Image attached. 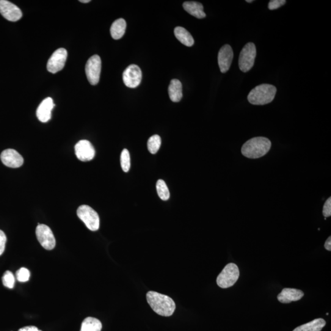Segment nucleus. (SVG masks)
Returning a JSON list of instances; mask_svg holds the SVG:
<instances>
[{
  "instance_id": "obj_32",
  "label": "nucleus",
  "mask_w": 331,
  "mask_h": 331,
  "mask_svg": "<svg viewBox=\"0 0 331 331\" xmlns=\"http://www.w3.org/2000/svg\"><path fill=\"white\" fill-rule=\"evenodd\" d=\"M324 247L325 249H326L328 251L331 250V237L329 236V238H328L326 240V241H325V244H324Z\"/></svg>"
},
{
  "instance_id": "obj_6",
  "label": "nucleus",
  "mask_w": 331,
  "mask_h": 331,
  "mask_svg": "<svg viewBox=\"0 0 331 331\" xmlns=\"http://www.w3.org/2000/svg\"><path fill=\"white\" fill-rule=\"evenodd\" d=\"M256 56L255 44L248 43L243 48L239 55V66L240 70L247 73L253 68Z\"/></svg>"
},
{
  "instance_id": "obj_29",
  "label": "nucleus",
  "mask_w": 331,
  "mask_h": 331,
  "mask_svg": "<svg viewBox=\"0 0 331 331\" xmlns=\"http://www.w3.org/2000/svg\"><path fill=\"white\" fill-rule=\"evenodd\" d=\"M322 214H323L325 218L329 217L331 215V198H328L325 201L323 210H322Z\"/></svg>"
},
{
  "instance_id": "obj_33",
  "label": "nucleus",
  "mask_w": 331,
  "mask_h": 331,
  "mask_svg": "<svg viewBox=\"0 0 331 331\" xmlns=\"http://www.w3.org/2000/svg\"><path fill=\"white\" fill-rule=\"evenodd\" d=\"M80 2L83 3V4H87V3L90 2V0H81Z\"/></svg>"
},
{
  "instance_id": "obj_18",
  "label": "nucleus",
  "mask_w": 331,
  "mask_h": 331,
  "mask_svg": "<svg viewBox=\"0 0 331 331\" xmlns=\"http://www.w3.org/2000/svg\"><path fill=\"white\" fill-rule=\"evenodd\" d=\"M170 98L173 102H179L181 100L183 94H182V83L178 79H173L171 81L169 88H168Z\"/></svg>"
},
{
  "instance_id": "obj_17",
  "label": "nucleus",
  "mask_w": 331,
  "mask_h": 331,
  "mask_svg": "<svg viewBox=\"0 0 331 331\" xmlns=\"http://www.w3.org/2000/svg\"><path fill=\"white\" fill-rule=\"evenodd\" d=\"M184 9L188 13L198 19L206 18V15L204 11V7L200 3L196 2H186L183 4Z\"/></svg>"
},
{
  "instance_id": "obj_30",
  "label": "nucleus",
  "mask_w": 331,
  "mask_h": 331,
  "mask_svg": "<svg viewBox=\"0 0 331 331\" xmlns=\"http://www.w3.org/2000/svg\"><path fill=\"white\" fill-rule=\"evenodd\" d=\"M7 241V238L6 234L4 231L0 230V256L4 252Z\"/></svg>"
},
{
  "instance_id": "obj_2",
  "label": "nucleus",
  "mask_w": 331,
  "mask_h": 331,
  "mask_svg": "<svg viewBox=\"0 0 331 331\" xmlns=\"http://www.w3.org/2000/svg\"><path fill=\"white\" fill-rule=\"evenodd\" d=\"M271 147V142L264 137H256L248 140L243 145V155L251 159H257L268 153Z\"/></svg>"
},
{
  "instance_id": "obj_15",
  "label": "nucleus",
  "mask_w": 331,
  "mask_h": 331,
  "mask_svg": "<svg viewBox=\"0 0 331 331\" xmlns=\"http://www.w3.org/2000/svg\"><path fill=\"white\" fill-rule=\"evenodd\" d=\"M54 106L53 99L50 97L44 99L37 110V115L39 120L43 123L48 122L51 118L52 110Z\"/></svg>"
},
{
  "instance_id": "obj_1",
  "label": "nucleus",
  "mask_w": 331,
  "mask_h": 331,
  "mask_svg": "<svg viewBox=\"0 0 331 331\" xmlns=\"http://www.w3.org/2000/svg\"><path fill=\"white\" fill-rule=\"evenodd\" d=\"M148 304L154 312L163 316H170L175 312L176 303L172 298L155 291L147 293Z\"/></svg>"
},
{
  "instance_id": "obj_5",
  "label": "nucleus",
  "mask_w": 331,
  "mask_h": 331,
  "mask_svg": "<svg viewBox=\"0 0 331 331\" xmlns=\"http://www.w3.org/2000/svg\"><path fill=\"white\" fill-rule=\"evenodd\" d=\"M77 216L84 223L88 229L92 231L98 230L99 215L95 210L87 205H82L77 209Z\"/></svg>"
},
{
  "instance_id": "obj_21",
  "label": "nucleus",
  "mask_w": 331,
  "mask_h": 331,
  "mask_svg": "<svg viewBox=\"0 0 331 331\" xmlns=\"http://www.w3.org/2000/svg\"><path fill=\"white\" fill-rule=\"evenodd\" d=\"M325 325V321L323 319L317 318L307 323L300 325L293 331H321Z\"/></svg>"
},
{
  "instance_id": "obj_13",
  "label": "nucleus",
  "mask_w": 331,
  "mask_h": 331,
  "mask_svg": "<svg viewBox=\"0 0 331 331\" xmlns=\"http://www.w3.org/2000/svg\"><path fill=\"white\" fill-rule=\"evenodd\" d=\"M233 57V49L228 44H226L220 49L218 55V63L222 73H226L230 70Z\"/></svg>"
},
{
  "instance_id": "obj_23",
  "label": "nucleus",
  "mask_w": 331,
  "mask_h": 331,
  "mask_svg": "<svg viewBox=\"0 0 331 331\" xmlns=\"http://www.w3.org/2000/svg\"><path fill=\"white\" fill-rule=\"evenodd\" d=\"M161 145V139L158 135L155 134L149 138L147 142L148 151L151 154L158 152Z\"/></svg>"
},
{
  "instance_id": "obj_25",
  "label": "nucleus",
  "mask_w": 331,
  "mask_h": 331,
  "mask_svg": "<svg viewBox=\"0 0 331 331\" xmlns=\"http://www.w3.org/2000/svg\"><path fill=\"white\" fill-rule=\"evenodd\" d=\"M120 163L121 167L124 172H128L129 169H130L131 162L130 155H129V151L127 149H123L122 152L121 153Z\"/></svg>"
},
{
  "instance_id": "obj_9",
  "label": "nucleus",
  "mask_w": 331,
  "mask_h": 331,
  "mask_svg": "<svg viewBox=\"0 0 331 331\" xmlns=\"http://www.w3.org/2000/svg\"><path fill=\"white\" fill-rule=\"evenodd\" d=\"M68 52L64 48H60L54 52L50 58L47 69L50 73H57L63 70L64 68L66 59H67Z\"/></svg>"
},
{
  "instance_id": "obj_22",
  "label": "nucleus",
  "mask_w": 331,
  "mask_h": 331,
  "mask_svg": "<svg viewBox=\"0 0 331 331\" xmlns=\"http://www.w3.org/2000/svg\"><path fill=\"white\" fill-rule=\"evenodd\" d=\"M102 323L99 319L87 317L83 321L81 331H101Z\"/></svg>"
},
{
  "instance_id": "obj_26",
  "label": "nucleus",
  "mask_w": 331,
  "mask_h": 331,
  "mask_svg": "<svg viewBox=\"0 0 331 331\" xmlns=\"http://www.w3.org/2000/svg\"><path fill=\"white\" fill-rule=\"evenodd\" d=\"M3 283L7 288L13 289L15 286V277L12 272L8 270L2 277Z\"/></svg>"
},
{
  "instance_id": "obj_12",
  "label": "nucleus",
  "mask_w": 331,
  "mask_h": 331,
  "mask_svg": "<svg viewBox=\"0 0 331 331\" xmlns=\"http://www.w3.org/2000/svg\"><path fill=\"white\" fill-rule=\"evenodd\" d=\"M76 155L82 161H88L95 156V150L90 142L87 140H81L75 145Z\"/></svg>"
},
{
  "instance_id": "obj_3",
  "label": "nucleus",
  "mask_w": 331,
  "mask_h": 331,
  "mask_svg": "<svg viewBox=\"0 0 331 331\" xmlns=\"http://www.w3.org/2000/svg\"><path fill=\"white\" fill-rule=\"evenodd\" d=\"M277 88L274 85L261 84L250 91L248 95V101L253 105H265L274 100Z\"/></svg>"
},
{
  "instance_id": "obj_16",
  "label": "nucleus",
  "mask_w": 331,
  "mask_h": 331,
  "mask_svg": "<svg viewBox=\"0 0 331 331\" xmlns=\"http://www.w3.org/2000/svg\"><path fill=\"white\" fill-rule=\"evenodd\" d=\"M304 293L299 289L294 288H284L278 295V301L283 303H288L299 300Z\"/></svg>"
},
{
  "instance_id": "obj_19",
  "label": "nucleus",
  "mask_w": 331,
  "mask_h": 331,
  "mask_svg": "<svg viewBox=\"0 0 331 331\" xmlns=\"http://www.w3.org/2000/svg\"><path fill=\"white\" fill-rule=\"evenodd\" d=\"M126 29V22L123 19H118L110 27V35L114 40H119L123 37Z\"/></svg>"
},
{
  "instance_id": "obj_11",
  "label": "nucleus",
  "mask_w": 331,
  "mask_h": 331,
  "mask_svg": "<svg viewBox=\"0 0 331 331\" xmlns=\"http://www.w3.org/2000/svg\"><path fill=\"white\" fill-rule=\"evenodd\" d=\"M0 14L8 21L16 22L22 17V11L15 4L7 0H0Z\"/></svg>"
},
{
  "instance_id": "obj_20",
  "label": "nucleus",
  "mask_w": 331,
  "mask_h": 331,
  "mask_svg": "<svg viewBox=\"0 0 331 331\" xmlns=\"http://www.w3.org/2000/svg\"><path fill=\"white\" fill-rule=\"evenodd\" d=\"M175 35L176 38L185 46L192 47L194 44V39L192 35L183 27H176L175 29Z\"/></svg>"
},
{
  "instance_id": "obj_10",
  "label": "nucleus",
  "mask_w": 331,
  "mask_h": 331,
  "mask_svg": "<svg viewBox=\"0 0 331 331\" xmlns=\"http://www.w3.org/2000/svg\"><path fill=\"white\" fill-rule=\"evenodd\" d=\"M142 80V71L136 65H129L123 73V81L126 87L136 88Z\"/></svg>"
},
{
  "instance_id": "obj_14",
  "label": "nucleus",
  "mask_w": 331,
  "mask_h": 331,
  "mask_svg": "<svg viewBox=\"0 0 331 331\" xmlns=\"http://www.w3.org/2000/svg\"><path fill=\"white\" fill-rule=\"evenodd\" d=\"M2 161L7 167L18 168L24 164V158L21 154L14 149H7L1 154Z\"/></svg>"
},
{
  "instance_id": "obj_24",
  "label": "nucleus",
  "mask_w": 331,
  "mask_h": 331,
  "mask_svg": "<svg viewBox=\"0 0 331 331\" xmlns=\"http://www.w3.org/2000/svg\"><path fill=\"white\" fill-rule=\"evenodd\" d=\"M156 190L159 197L162 201H167L170 197V193L167 184L164 181L159 179L156 183Z\"/></svg>"
},
{
  "instance_id": "obj_28",
  "label": "nucleus",
  "mask_w": 331,
  "mask_h": 331,
  "mask_svg": "<svg viewBox=\"0 0 331 331\" xmlns=\"http://www.w3.org/2000/svg\"><path fill=\"white\" fill-rule=\"evenodd\" d=\"M285 0H271L268 5V8L270 10H275L282 7L286 4Z\"/></svg>"
},
{
  "instance_id": "obj_34",
  "label": "nucleus",
  "mask_w": 331,
  "mask_h": 331,
  "mask_svg": "<svg viewBox=\"0 0 331 331\" xmlns=\"http://www.w3.org/2000/svg\"><path fill=\"white\" fill-rule=\"evenodd\" d=\"M246 2L252 3V2H253V1H248V0H247Z\"/></svg>"
},
{
  "instance_id": "obj_31",
  "label": "nucleus",
  "mask_w": 331,
  "mask_h": 331,
  "mask_svg": "<svg viewBox=\"0 0 331 331\" xmlns=\"http://www.w3.org/2000/svg\"><path fill=\"white\" fill-rule=\"evenodd\" d=\"M19 331H42L40 329H38V328L33 325H30V326H26L21 328Z\"/></svg>"
},
{
  "instance_id": "obj_7",
  "label": "nucleus",
  "mask_w": 331,
  "mask_h": 331,
  "mask_svg": "<svg viewBox=\"0 0 331 331\" xmlns=\"http://www.w3.org/2000/svg\"><path fill=\"white\" fill-rule=\"evenodd\" d=\"M101 71V60L97 55L91 57L85 65L88 81L92 85L98 84Z\"/></svg>"
},
{
  "instance_id": "obj_8",
  "label": "nucleus",
  "mask_w": 331,
  "mask_h": 331,
  "mask_svg": "<svg viewBox=\"0 0 331 331\" xmlns=\"http://www.w3.org/2000/svg\"><path fill=\"white\" fill-rule=\"evenodd\" d=\"M36 235L41 246L46 250H53L56 245V241L51 229L48 226L40 224L36 229Z\"/></svg>"
},
{
  "instance_id": "obj_27",
  "label": "nucleus",
  "mask_w": 331,
  "mask_h": 331,
  "mask_svg": "<svg viewBox=\"0 0 331 331\" xmlns=\"http://www.w3.org/2000/svg\"><path fill=\"white\" fill-rule=\"evenodd\" d=\"M30 272L26 267H22L16 272V278L20 282H26L29 280Z\"/></svg>"
},
{
  "instance_id": "obj_4",
  "label": "nucleus",
  "mask_w": 331,
  "mask_h": 331,
  "mask_svg": "<svg viewBox=\"0 0 331 331\" xmlns=\"http://www.w3.org/2000/svg\"><path fill=\"white\" fill-rule=\"evenodd\" d=\"M239 277V269L237 265L230 263L225 267L217 278V285L222 288H228L236 283Z\"/></svg>"
}]
</instances>
